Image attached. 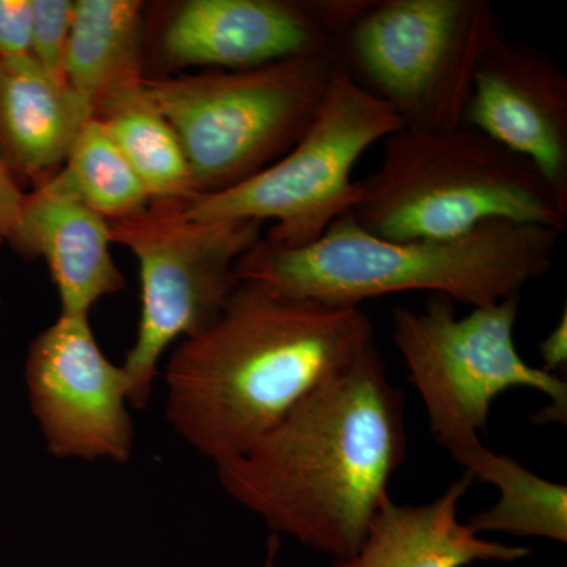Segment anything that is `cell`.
<instances>
[{"instance_id": "cell-2", "label": "cell", "mask_w": 567, "mask_h": 567, "mask_svg": "<svg viewBox=\"0 0 567 567\" xmlns=\"http://www.w3.org/2000/svg\"><path fill=\"white\" fill-rule=\"evenodd\" d=\"M372 344L374 323L360 308L240 281L218 319L171 353L167 421L200 456L221 464Z\"/></svg>"}, {"instance_id": "cell-15", "label": "cell", "mask_w": 567, "mask_h": 567, "mask_svg": "<svg viewBox=\"0 0 567 567\" xmlns=\"http://www.w3.org/2000/svg\"><path fill=\"white\" fill-rule=\"evenodd\" d=\"M87 112L28 58L0 61V152L33 188L61 169Z\"/></svg>"}, {"instance_id": "cell-22", "label": "cell", "mask_w": 567, "mask_h": 567, "mask_svg": "<svg viewBox=\"0 0 567 567\" xmlns=\"http://www.w3.org/2000/svg\"><path fill=\"white\" fill-rule=\"evenodd\" d=\"M25 194L10 164L0 152V244L13 237L20 224Z\"/></svg>"}, {"instance_id": "cell-12", "label": "cell", "mask_w": 567, "mask_h": 567, "mask_svg": "<svg viewBox=\"0 0 567 567\" xmlns=\"http://www.w3.org/2000/svg\"><path fill=\"white\" fill-rule=\"evenodd\" d=\"M464 125L528 159L567 203V76L548 55L495 41L477 63Z\"/></svg>"}, {"instance_id": "cell-13", "label": "cell", "mask_w": 567, "mask_h": 567, "mask_svg": "<svg viewBox=\"0 0 567 567\" xmlns=\"http://www.w3.org/2000/svg\"><path fill=\"white\" fill-rule=\"evenodd\" d=\"M9 244L25 259H43L61 315L91 317L93 306L125 289L111 252L110 221L81 200L41 183L25 194Z\"/></svg>"}, {"instance_id": "cell-20", "label": "cell", "mask_w": 567, "mask_h": 567, "mask_svg": "<svg viewBox=\"0 0 567 567\" xmlns=\"http://www.w3.org/2000/svg\"><path fill=\"white\" fill-rule=\"evenodd\" d=\"M71 20V0H32L31 58L52 81L65 87Z\"/></svg>"}, {"instance_id": "cell-1", "label": "cell", "mask_w": 567, "mask_h": 567, "mask_svg": "<svg viewBox=\"0 0 567 567\" xmlns=\"http://www.w3.org/2000/svg\"><path fill=\"white\" fill-rule=\"evenodd\" d=\"M406 450L404 393L372 344L216 475L274 535L341 563L391 496Z\"/></svg>"}, {"instance_id": "cell-16", "label": "cell", "mask_w": 567, "mask_h": 567, "mask_svg": "<svg viewBox=\"0 0 567 567\" xmlns=\"http://www.w3.org/2000/svg\"><path fill=\"white\" fill-rule=\"evenodd\" d=\"M144 3L140 0H74L65 80L93 117L110 93L144 78Z\"/></svg>"}, {"instance_id": "cell-8", "label": "cell", "mask_w": 567, "mask_h": 567, "mask_svg": "<svg viewBox=\"0 0 567 567\" xmlns=\"http://www.w3.org/2000/svg\"><path fill=\"white\" fill-rule=\"evenodd\" d=\"M404 130L385 103L336 65L322 103L297 144L262 173L221 193L183 203L196 219L274 221L267 244L303 248L353 210L354 166L372 145Z\"/></svg>"}, {"instance_id": "cell-5", "label": "cell", "mask_w": 567, "mask_h": 567, "mask_svg": "<svg viewBox=\"0 0 567 567\" xmlns=\"http://www.w3.org/2000/svg\"><path fill=\"white\" fill-rule=\"evenodd\" d=\"M334 52L246 70L144 78V87L181 137L197 196L262 173L297 144L322 103Z\"/></svg>"}, {"instance_id": "cell-14", "label": "cell", "mask_w": 567, "mask_h": 567, "mask_svg": "<svg viewBox=\"0 0 567 567\" xmlns=\"http://www.w3.org/2000/svg\"><path fill=\"white\" fill-rule=\"evenodd\" d=\"M473 483L464 473L425 505H398L388 496L353 557L334 567H466L527 558L532 548L486 539L462 524L458 505Z\"/></svg>"}, {"instance_id": "cell-3", "label": "cell", "mask_w": 567, "mask_h": 567, "mask_svg": "<svg viewBox=\"0 0 567 567\" xmlns=\"http://www.w3.org/2000/svg\"><path fill=\"white\" fill-rule=\"evenodd\" d=\"M561 235L550 227L492 221L450 240L394 241L369 234L347 213L303 248L262 238L238 260L237 278L338 308L402 292L442 295L481 308L516 297L546 276Z\"/></svg>"}, {"instance_id": "cell-6", "label": "cell", "mask_w": 567, "mask_h": 567, "mask_svg": "<svg viewBox=\"0 0 567 567\" xmlns=\"http://www.w3.org/2000/svg\"><path fill=\"white\" fill-rule=\"evenodd\" d=\"M487 0H371L336 47V62L410 132L464 125L477 63L503 39Z\"/></svg>"}, {"instance_id": "cell-9", "label": "cell", "mask_w": 567, "mask_h": 567, "mask_svg": "<svg viewBox=\"0 0 567 567\" xmlns=\"http://www.w3.org/2000/svg\"><path fill=\"white\" fill-rule=\"evenodd\" d=\"M262 226L192 218L174 200L110 221L112 244L130 249L140 265V324L122 364L132 409L151 402L164 353L221 315L240 282L238 260L262 240Z\"/></svg>"}, {"instance_id": "cell-17", "label": "cell", "mask_w": 567, "mask_h": 567, "mask_svg": "<svg viewBox=\"0 0 567 567\" xmlns=\"http://www.w3.org/2000/svg\"><path fill=\"white\" fill-rule=\"evenodd\" d=\"M144 78L110 93L92 118L102 123L132 164L152 203H189L197 193L185 148L174 126L145 91Z\"/></svg>"}, {"instance_id": "cell-7", "label": "cell", "mask_w": 567, "mask_h": 567, "mask_svg": "<svg viewBox=\"0 0 567 567\" xmlns=\"http://www.w3.org/2000/svg\"><path fill=\"white\" fill-rule=\"evenodd\" d=\"M518 308L520 295L457 317L453 300L431 295L423 309H393L395 349L423 402L432 436L453 457L481 443L492 404L514 388L550 399L535 423L566 424L565 377L548 374L518 353Z\"/></svg>"}, {"instance_id": "cell-24", "label": "cell", "mask_w": 567, "mask_h": 567, "mask_svg": "<svg viewBox=\"0 0 567 567\" xmlns=\"http://www.w3.org/2000/svg\"><path fill=\"white\" fill-rule=\"evenodd\" d=\"M279 548H281V540H279V536L271 535L268 537L267 554H265L262 567H281L278 565Z\"/></svg>"}, {"instance_id": "cell-11", "label": "cell", "mask_w": 567, "mask_h": 567, "mask_svg": "<svg viewBox=\"0 0 567 567\" xmlns=\"http://www.w3.org/2000/svg\"><path fill=\"white\" fill-rule=\"evenodd\" d=\"M371 0H185L159 51L174 70H246L334 52Z\"/></svg>"}, {"instance_id": "cell-10", "label": "cell", "mask_w": 567, "mask_h": 567, "mask_svg": "<svg viewBox=\"0 0 567 567\" xmlns=\"http://www.w3.org/2000/svg\"><path fill=\"white\" fill-rule=\"evenodd\" d=\"M29 405L48 453L126 464L134 453L130 382L96 341L87 316H59L24 363Z\"/></svg>"}, {"instance_id": "cell-19", "label": "cell", "mask_w": 567, "mask_h": 567, "mask_svg": "<svg viewBox=\"0 0 567 567\" xmlns=\"http://www.w3.org/2000/svg\"><path fill=\"white\" fill-rule=\"evenodd\" d=\"M47 183L81 200L106 221L130 218L152 203L132 164L96 118L82 125L65 163Z\"/></svg>"}, {"instance_id": "cell-23", "label": "cell", "mask_w": 567, "mask_h": 567, "mask_svg": "<svg viewBox=\"0 0 567 567\" xmlns=\"http://www.w3.org/2000/svg\"><path fill=\"white\" fill-rule=\"evenodd\" d=\"M543 371L551 375H565L567 364V311H563L558 323L548 331L539 344Z\"/></svg>"}, {"instance_id": "cell-4", "label": "cell", "mask_w": 567, "mask_h": 567, "mask_svg": "<svg viewBox=\"0 0 567 567\" xmlns=\"http://www.w3.org/2000/svg\"><path fill=\"white\" fill-rule=\"evenodd\" d=\"M360 182L350 215L385 240H450L492 221L565 234L567 203L528 159L468 125L445 132L401 130Z\"/></svg>"}, {"instance_id": "cell-18", "label": "cell", "mask_w": 567, "mask_h": 567, "mask_svg": "<svg viewBox=\"0 0 567 567\" xmlns=\"http://www.w3.org/2000/svg\"><path fill=\"white\" fill-rule=\"evenodd\" d=\"M475 481L498 491L495 505L480 511L466 525L483 536L506 533L567 543V487L536 475L506 454H496L484 443L466 447L453 457Z\"/></svg>"}, {"instance_id": "cell-21", "label": "cell", "mask_w": 567, "mask_h": 567, "mask_svg": "<svg viewBox=\"0 0 567 567\" xmlns=\"http://www.w3.org/2000/svg\"><path fill=\"white\" fill-rule=\"evenodd\" d=\"M32 0H0V61L31 55Z\"/></svg>"}, {"instance_id": "cell-25", "label": "cell", "mask_w": 567, "mask_h": 567, "mask_svg": "<svg viewBox=\"0 0 567 567\" xmlns=\"http://www.w3.org/2000/svg\"><path fill=\"white\" fill-rule=\"evenodd\" d=\"M0 305H2V300H0Z\"/></svg>"}]
</instances>
